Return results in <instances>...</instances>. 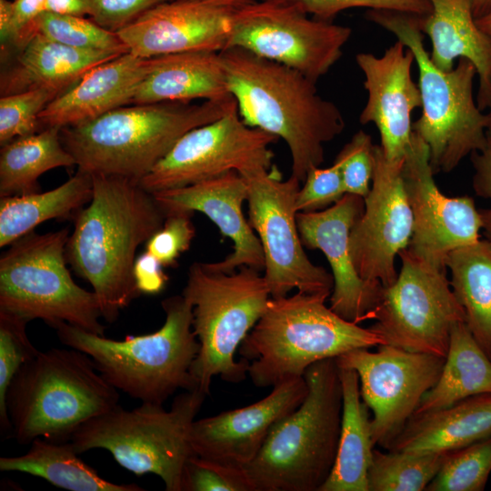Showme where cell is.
Wrapping results in <instances>:
<instances>
[{
	"label": "cell",
	"instance_id": "obj_1",
	"mask_svg": "<svg viewBox=\"0 0 491 491\" xmlns=\"http://www.w3.org/2000/svg\"><path fill=\"white\" fill-rule=\"evenodd\" d=\"M91 175L92 198L75 214L65 257L92 286L102 317L113 323L141 295L133 274L135 253L163 226L165 214L138 181Z\"/></svg>",
	"mask_w": 491,
	"mask_h": 491
},
{
	"label": "cell",
	"instance_id": "obj_2",
	"mask_svg": "<svg viewBox=\"0 0 491 491\" xmlns=\"http://www.w3.org/2000/svg\"><path fill=\"white\" fill-rule=\"evenodd\" d=\"M220 55L240 117L284 140L291 175L304 182L309 169L323 164L325 144L343 132L340 109L318 94L316 82L291 67L238 47Z\"/></svg>",
	"mask_w": 491,
	"mask_h": 491
},
{
	"label": "cell",
	"instance_id": "obj_3",
	"mask_svg": "<svg viewBox=\"0 0 491 491\" xmlns=\"http://www.w3.org/2000/svg\"><path fill=\"white\" fill-rule=\"evenodd\" d=\"M61 128V140L78 170L140 182L188 131L236 105L223 101L132 104Z\"/></svg>",
	"mask_w": 491,
	"mask_h": 491
},
{
	"label": "cell",
	"instance_id": "obj_4",
	"mask_svg": "<svg viewBox=\"0 0 491 491\" xmlns=\"http://www.w3.org/2000/svg\"><path fill=\"white\" fill-rule=\"evenodd\" d=\"M165 313L155 332L115 340L60 322L53 326L61 343L82 351L117 390L144 403L163 405L179 389L198 388L191 366L199 351L193 330V306L183 296L161 303Z\"/></svg>",
	"mask_w": 491,
	"mask_h": 491
},
{
	"label": "cell",
	"instance_id": "obj_5",
	"mask_svg": "<svg viewBox=\"0 0 491 491\" xmlns=\"http://www.w3.org/2000/svg\"><path fill=\"white\" fill-rule=\"evenodd\" d=\"M304 402L279 420L256 458L243 467L252 491H319L333 468L343 393L336 358L311 365Z\"/></svg>",
	"mask_w": 491,
	"mask_h": 491
},
{
	"label": "cell",
	"instance_id": "obj_6",
	"mask_svg": "<svg viewBox=\"0 0 491 491\" xmlns=\"http://www.w3.org/2000/svg\"><path fill=\"white\" fill-rule=\"evenodd\" d=\"M328 294L297 291L270 297L239 346L250 361L248 376L257 387L304 376L313 364L357 348L382 345L368 327L347 321L326 306Z\"/></svg>",
	"mask_w": 491,
	"mask_h": 491
},
{
	"label": "cell",
	"instance_id": "obj_7",
	"mask_svg": "<svg viewBox=\"0 0 491 491\" xmlns=\"http://www.w3.org/2000/svg\"><path fill=\"white\" fill-rule=\"evenodd\" d=\"M119 397L85 353L72 347L39 351L8 387L13 436L20 445L38 437L68 442L81 425L117 406Z\"/></svg>",
	"mask_w": 491,
	"mask_h": 491
},
{
	"label": "cell",
	"instance_id": "obj_8",
	"mask_svg": "<svg viewBox=\"0 0 491 491\" xmlns=\"http://www.w3.org/2000/svg\"><path fill=\"white\" fill-rule=\"evenodd\" d=\"M367 17L413 52L422 114L412 130L427 145L434 173L452 172L465 157L484 147L491 127V115L474 99L475 65L462 57L450 71L436 67L424 45L419 15L370 10Z\"/></svg>",
	"mask_w": 491,
	"mask_h": 491
},
{
	"label": "cell",
	"instance_id": "obj_9",
	"mask_svg": "<svg viewBox=\"0 0 491 491\" xmlns=\"http://www.w3.org/2000/svg\"><path fill=\"white\" fill-rule=\"evenodd\" d=\"M205 396L198 388L185 390L169 410L154 403L132 410L117 405L81 425L69 442L78 454L105 449L135 475H156L166 491H182L186 463L195 455L190 431Z\"/></svg>",
	"mask_w": 491,
	"mask_h": 491
},
{
	"label": "cell",
	"instance_id": "obj_10",
	"mask_svg": "<svg viewBox=\"0 0 491 491\" xmlns=\"http://www.w3.org/2000/svg\"><path fill=\"white\" fill-rule=\"evenodd\" d=\"M182 295L193 306L199 351L191 374L198 389L209 395L215 376L230 383L245 380L250 361H236L235 354L271 297L264 275L246 266L225 274L195 262L188 269Z\"/></svg>",
	"mask_w": 491,
	"mask_h": 491
},
{
	"label": "cell",
	"instance_id": "obj_11",
	"mask_svg": "<svg viewBox=\"0 0 491 491\" xmlns=\"http://www.w3.org/2000/svg\"><path fill=\"white\" fill-rule=\"evenodd\" d=\"M68 228L30 232L0 257V310L49 326L65 322L104 336L100 304L94 291L79 286L66 266Z\"/></svg>",
	"mask_w": 491,
	"mask_h": 491
},
{
	"label": "cell",
	"instance_id": "obj_12",
	"mask_svg": "<svg viewBox=\"0 0 491 491\" xmlns=\"http://www.w3.org/2000/svg\"><path fill=\"white\" fill-rule=\"evenodd\" d=\"M401 268L396 282L384 287L368 328L390 345L412 352L446 357L451 331L466 322L446 269L435 268L407 248L400 251Z\"/></svg>",
	"mask_w": 491,
	"mask_h": 491
},
{
	"label": "cell",
	"instance_id": "obj_13",
	"mask_svg": "<svg viewBox=\"0 0 491 491\" xmlns=\"http://www.w3.org/2000/svg\"><path fill=\"white\" fill-rule=\"evenodd\" d=\"M242 176L247 185L248 222L262 246L271 297L286 296L293 289L331 295L332 274L310 261L299 235L296 199L301 182L292 175L284 180L276 166Z\"/></svg>",
	"mask_w": 491,
	"mask_h": 491
},
{
	"label": "cell",
	"instance_id": "obj_14",
	"mask_svg": "<svg viewBox=\"0 0 491 491\" xmlns=\"http://www.w3.org/2000/svg\"><path fill=\"white\" fill-rule=\"evenodd\" d=\"M307 15L284 0L248 4L233 14L226 48L245 49L316 83L340 59L352 30Z\"/></svg>",
	"mask_w": 491,
	"mask_h": 491
},
{
	"label": "cell",
	"instance_id": "obj_15",
	"mask_svg": "<svg viewBox=\"0 0 491 491\" xmlns=\"http://www.w3.org/2000/svg\"><path fill=\"white\" fill-rule=\"evenodd\" d=\"M277 140L247 125L235 105L220 118L185 133L139 184L153 194L232 171L243 175L269 170L275 156L270 146Z\"/></svg>",
	"mask_w": 491,
	"mask_h": 491
},
{
	"label": "cell",
	"instance_id": "obj_16",
	"mask_svg": "<svg viewBox=\"0 0 491 491\" xmlns=\"http://www.w3.org/2000/svg\"><path fill=\"white\" fill-rule=\"evenodd\" d=\"M368 349L349 351L336 361L357 373L361 398L373 413L374 446L386 450L437 382L446 357L390 345L377 346L376 352Z\"/></svg>",
	"mask_w": 491,
	"mask_h": 491
},
{
	"label": "cell",
	"instance_id": "obj_17",
	"mask_svg": "<svg viewBox=\"0 0 491 491\" xmlns=\"http://www.w3.org/2000/svg\"><path fill=\"white\" fill-rule=\"evenodd\" d=\"M402 174L414 220L406 248L426 264L446 269L450 252L480 239V211L468 195L449 197L441 193L434 179L429 148L415 132L404 157Z\"/></svg>",
	"mask_w": 491,
	"mask_h": 491
},
{
	"label": "cell",
	"instance_id": "obj_18",
	"mask_svg": "<svg viewBox=\"0 0 491 491\" xmlns=\"http://www.w3.org/2000/svg\"><path fill=\"white\" fill-rule=\"evenodd\" d=\"M403 162L387 160L376 145L371 188L349 235V249L359 276L384 287L396 282V257L408 246L413 234Z\"/></svg>",
	"mask_w": 491,
	"mask_h": 491
},
{
	"label": "cell",
	"instance_id": "obj_19",
	"mask_svg": "<svg viewBox=\"0 0 491 491\" xmlns=\"http://www.w3.org/2000/svg\"><path fill=\"white\" fill-rule=\"evenodd\" d=\"M364 207L363 197L346 193L326 209L296 214L304 246L320 250L330 265L334 286L329 307L356 324L372 320L384 290L382 284L359 276L349 249L351 229Z\"/></svg>",
	"mask_w": 491,
	"mask_h": 491
},
{
	"label": "cell",
	"instance_id": "obj_20",
	"mask_svg": "<svg viewBox=\"0 0 491 491\" xmlns=\"http://www.w3.org/2000/svg\"><path fill=\"white\" fill-rule=\"evenodd\" d=\"M305 376L283 381L266 397L249 406L193 422L190 443L194 453L215 462L243 468L262 448L272 427L305 400Z\"/></svg>",
	"mask_w": 491,
	"mask_h": 491
},
{
	"label": "cell",
	"instance_id": "obj_21",
	"mask_svg": "<svg viewBox=\"0 0 491 491\" xmlns=\"http://www.w3.org/2000/svg\"><path fill=\"white\" fill-rule=\"evenodd\" d=\"M235 11L205 0H169L115 33L129 53L142 58L222 52L227 47Z\"/></svg>",
	"mask_w": 491,
	"mask_h": 491
},
{
	"label": "cell",
	"instance_id": "obj_22",
	"mask_svg": "<svg viewBox=\"0 0 491 491\" xmlns=\"http://www.w3.org/2000/svg\"><path fill=\"white\" fill-rule=\"evenodd\" d=\"M414 61L413 52L398 40L381 56L356 55L367 93L359 121L375 124L383 154L392 162L404 160L413 133L411 113L421 107L420 90L411 75Z\"/></svg>",
	"mask_w": 491,
	"mask_h": 491
},
{
	"label": "cell",
	"instance_id": "obj_23",
	"mask_svg": "<svg viewBox=\"0 0 491 491\" xmlns=\"http://www.w3.org/2000/svg\"><path fill=\"white\" fill-rule=\"evenodd\" d=\"M166 215L171 212L195 211L205 214L221 234L233 241L234 250L224 260L205 263L215 272L231 274L246 266L258 271L265 269L260 240L248 221L242 206L247 199L246 180L235 171L186 186L153 193Z\"/></svg>",
	"mask_w": 491,
	"mask_h": 491
},
{
	"label": "cell",
	"instance_id": "obj_24",
	"mask_svg": "<svg viewBox=\"0 0 491 491\" xmlns=\"http://www.w3.org/2000/svg\"><path fill=\"white\" fill-rule=\"evenodd\" d=\"M150 65L151 57L129 52L96 65L45 106L38 116L39 125H75L132 104Z\"/></svg>",
	"mask_w": 491,
	"mask_h": 491
},
{
	"label": "cell",
	"instance_id": "obj_25",
	"mask_svg": "<svg viewBox=\"0 0 491 491\" xmlns=\"http://www.w3.org/2000/svg\"><path fill=\"white\" fill-rule=\"evenodd\" d=\"M121 55L75 48L34 34L2 58L1 96L35 89H48L59 95L92 68Z\"/></svg>",
	"mask_w": 491,
	"mask_h": 491
},
{
	"label": "cell",
	"instance_id": "obj_26",
	"mask_svg": "<svg viewBox=\"0 0 491 491\" xmlns=\"http://www.w3.org/2000/svg\"><path fill=\"white\" fill-rule=\"evenodd\" d=\"M431 12L420 17V29L432 43L430 59L443 71L456 58L475 65L479 87L476 103L483 111L491 95V37L476 25L471 0H429Z\"/></svg>",
	"mask_w": 491,
	"mask_h": 491
},
{
	"label": "cell",
	"instance_id": "obj_27",
	"mask_svg": "<svg viewBox=\"0 0 491 491\" xmlns=\"http://www.w3.org/2000/svg\"><path fill=\"white\" fill-rule=\"evenodd\" d=\"M230 98L220 52L199 51L151 57L132 104Z\"/></svg>",
	"mask_w": 491,
	"mask_h": 491
},
{
	"label": "cell",
	"instance_id": "obj_28",
	"mask_svg": "<svg viewBox=\"0 0 491 491\" xmlns=\"http://www.w3.org/2000/svg\"><path fill=\"white\" fill-rule=\"evenodd\" d=\"M491 436V393L414 414L386 450L449 452Z\"/></svg>",
	"mask_w": 491,
	"mask_h": 491
},
{
	"label": "cell",
	"instance_id": "obj_29",
	"mask_svg": "<svg viewBox=\"0 0 491 491\" xmlns=\"http://www.w3.org/2000/svg\"><path fill=\"white\" fill-rule=\"evenodd\" d=\"M339 376L343 410L337 452L331 473L319 491H368L367 474L375 446L369 408L361 400L357 373L339 367Z\"/></svg>",
	"mask_w": 491,
	"mask_h": 491
},
{
	"label": "cell",
	"instance_id": "obj_30",
	"mask_svg": "<svg viewBox=\"0 0 491 491\" xmlns=\"http://www.w3.org/2000/svg\"><path fill=\"white\" fill-rule=\"evenodd\" d=\"M491 393V359L466 322L450 336L444 367L436 385L421 399L415 414L450 406L467 397Z\"/></svg>",
	"mask_w": 491,
	"mask_h": 491
},
{
	"label": "cell",
	"instance_id": "obj_31",
	"mask_svg": "<svg viewBox=\"0 0 491 491\" xmlns=\"http://www.w3.org/2000/svg\"><path fill=\"white\" fill-rule=\"evenodd\" d=\"M92 175L77 170L66 182L47 192L0 198V247L33 232L43 222L75 215L90 202Z\"/></svg>",
	"mask_w": 491,
	"mask_h": 491
},
{
	"label": "cell",
	"instance_id": "obj_32",
	"mask_svg": "<svg viewBox=\"0 0 491 491\" xmlns=\"http://www.w3.org/2000/svg\"><path fill=\"white\" fill-rule=\"evenodd\" d=\"M72 444L35 438L29 450L18 456L0 457V470L41 477L70 491H143L135 484H116L101 477L78 456Z\"/></svg>",
	"mask_w": 491,
	"mask_h": 491
},
{
	"label": "cell",
	"instance_id": "obj_33",
	"mask_svg": "<svg viewBox=\"0 0 491 491\" xmlns=\"http://www.w3.org/2000/svg\"><path fill=\"white\" fill-rule=\"evenodd\" d=\"M452 291L466 313V324L491 359V242H477L450 252L446 260Z\"/></svg>",
	"mask_w": 491,
	"mask_h": 491
},
{
	"label": "cell",
	"instance_id": "obj_34",
	"mask_svg": "<svg viewBox=\"0 0 491 491\" xmlns=\"http://www.w3.org/2000/svg\"><path fill=\"white\" fill-rule=\"evenodd\" d=\"M75 165L62 143L59 127H45L39 133L17 137L1 148L0 197L38 192L40 175Z\"/></svg>",
	"mask_w": 491,
	"mask_h": 491
},
{
	"label": "cell",
	"instance_id": "obj_35",
	"mask_svg": "<svg viewBox=\"0 0 491 491\" xmlns=\"http://www.w3.org/2000/svg\"><path fill=\"white\" fill-rule=\"evenodd\" d=\"M448 452L411 453L373 450L368 491H424Z\"/></svg>",
	"mask_w": 491,
	"mask_h": 491
},
{
	"label": "cell",
	"instance_id": "obj_36",
	"mask_svg": "<svg viewBox=\"0 0 491 491\" xmlns=\"http://www.w3.org/2000/svg\"><path fill=\"white\" fill-rule=\"evenodd\" d=\"M34 34H40L75 48L128 53L126 45L116 33L84 16L44 12L34 20L15 49L22 46Z\"/></svg>",
	"mask_w": 491,
	"mask_h": 491
},
{
	"label": "cell",
	"instance_id": "obj_37",
	"mask_svg": "<svg viewBox=\"0 0 491 491\" xmlns=\"http://www.w3.org/2000/svg\"><path fill=\"white\" fill-rule=\"evenodd\" d=\"M491 473V436L449 451L426 491H483Z\"/></svg>",
	"mask_w": 491,
	"mask_h": 491
},
{
	"label": "cell",
	"instance_id": "obj_38",
	"mask_svg": "<svg viewBox=\"0 0 491 491\" xmlns=\"http://www.w3.org/2000/svg\"><path fill=\"white\" fill-rule=\"evenodd\" d=\"M27 323L0 310V429L4 435L12 431L6 405L9 385L22 366L39 352L27 336Z\"/></svg>",
	"mask_w": 491,
	"mask_h": 491
},
{
	"label": "cell",
	"instance_id": "obj_39",
	"mask_svg": "<svg viewBox=\"0 0 491 491\" xmlns=\"http://www.w3.org/2000/svg\"><path fill=\"white\" fill-rule=\"evenodd\" d=\"M57 95L48 89H35L1 96V145L17 137L35 134L39 125L40 113Z\"/></svg>",
	"mask_w": 491,
	"mask_h": 491
},
{
	"label": "cell",
	"instance_id": "obj_40",
	"mask_svg": "<svg viewBox=\"0 0 491 491\" xmlns=\"http://www.w3.org/2000/svg\"><path fill=\"white\" fill-rule=\"evenodd\" d=\"M375 148L372 136L357 131L337 154V165L345 192L365 198L370 191L375 168Z\"/></svg>",
	"mask_w": 491,
	"mask_h": 491
},
{
	"label": "cell",
	"instance_id": "obj_41",
	"mask_svg": "<svg viewBox=\"0 0 491 491\" xmlns=\"http://www.w3.org/2000/svg\"><path fill=\"white\" fill-rule=\"evenodd\" d=\"M182 491H252L243 468L196 455L186 463Z\"/></svg>",
	"mask_w": 491,
	"mask_h": 491
},
{
	"label": "cell",
	"instance_id": "obj_42",
	"mask_svg": "<svg viewBox=\"0 0 491 491\" xmlns=\"http://www.w3.org/2000/svg\"><path fill=\"white\" fill-rule=\"evenodd\" d=\"M193 213L171 212L165 215L163 226L145 243V251L164 267L176 266L179 256L187 251L195 235Z\"/></svg>",
	"mask_w": 491,
	"mask_h": 491
},
{
	"label": "cell",
	"instance_id": "obj_43",
	"mask_svg": "<svg viewBox=\"0 0 491 491\" xmlns=\"http://www.w3.org/2000/svg\"><path fill=\"white\" fill-rule=\"evenodd\" d=\"M315 18L329 21L338 13L353 8L386 10L425 16L431 12L429 0H284Z\"/></svg>",
	"mask_w": 491,
	"mask_h": 491
},
{
	"label": "cell",
	"instance_id": "obj_44",
	"mask_svg": "<svg viewBox=\"0 0 491 491\" xmlns=\"http://www.w3.org/2000/svg\"><path fill=\"white\" fill-rule=\"evenodd\" d=\"M346 194L340 170L336 164L309 169L299 188L296 208L297 212H315L329 207Z\"/></svg>",
	"mask_w": 491,
	"mask_h": 491
},
{
	"label": "cell",
	"instance_id": "obj_45",
	"mask_svg": "<svg viewBox=\"0 0 491 491\" xmlns=\"http://www.w3.org/2000/svg\"><path fill=\"white\" fill-rule=\"evenodd\" d=\"M169 0H91V20L117 32L149 9Z\"/></svg>",
	"mask_w": 491,
	"mask_h": 491
},
{
	"label": "cell",
	"instance_id": "obj_46",
	"mask_svg": "<svg viewBox=\"0 0 491 491\" xmlns=\"http://www.w3.org/2000/svg\"><path fill=\"white\" fill-rule=\"evenodd\" d=\"M474 168L473 189L475 193L490 201L487 209L479 210L482 218V230L486 239L491 242V127L486 132V141L481 150L471 155Z\"/></svg>",
	"mask_w": 491,
	"mask_h": 491
},
{
	"label": "cell",
	"instance_id": "obj_47",
	"mask_svg": "<svg viewBox=\"0 0 491 491\" xmlns=\"http://www.w3.org/2000/svg\"><path fill=\"white\" fill-rule=\"evenodd\" d=\"M163 267L162 264L146 251L136 257L133 274L141 294L155 295L165 288L168 277Z\"/></svg>",
	"mask_w": 491,
	"mask_h": 491
},
{
	"label": "cell",
	"instance_id": "obj_48",
	"mask_svg": "<svg viewBox=\"0 0 491 491\" xmlns=\"http://www.w3.org/2000/svg\"><path fill=\"white\" fill-rule=\"evenodd\" d=\"M45 0H15L11 3L12 41L5 57L20 44L24 35L34 20L45 12Z\"/></svg>",
	"mask_w": 491,
	"mask_h": 491
},
{
	"label": "cell",
	"instance_id": "obj_49",
	"mask_svg": "<svg viewBox=\"0 0 491 491\" xmlns=\"http://www.w3.org/2000/svg\"><path fill=\"white\" fill-rule=\"evenodd\" d=\"M45 12L76 16H90L91 0H45Z\"/></svg>",
	"mask_w": 491,
	"mask_h": 491
},
{
	"label": "cell",
	"instance_id": "obj_50",
	"mask_svg": "<svg viewBox=\"0 0 491 491\" xmlns=\"http://www.w3.org/2000/svg\"><path fill=\"white\" fill-rule=\"evenodd\" d=\"M475 19H478L491 12V0H471Z\"/></svg>",
	"mask_w": 491,
	"mask_h": 491
},
{
	"label": "cell",
	"instance_id": "obj_51",
	"mask_svg": "<svg viewBox=\"0 0 491 491\" xmlns=\"http://www.w3.org/2000/svg\"><path fill=\"white\" fill-rule=\"evenodd\" d=\"M209 1L219 5L225 6L232 10H237L248 4L254 3L257 0H205Z\"/></svg>",
	"mask_w": 491,
	"mask_h": 491
},
{
	"label": "cell",
	"instance_id": "obj_52",
	"mask_svg": "<svg viewBox=\"0 0 491 491\" xmlns=\"http://www.w3.org/2000/svg\"><path fill=\"white\" fill-rule=\"evenodd\" d=\"M476 23L485 34L491 37V12L478 19H476Z\"/></svg>",
	"mask_w": 491,
	"mask_h": 491
},
{
	"label": "cell",
	"instance_id": "obj_53",
	"mask_svg": "<svg viewBox=\"0 0 491 491\" xmlns=\"http://www.w3.org/2000/svg\"><path fill=\"white\" fill-rule=\"evenodd\" d=\"M487 109L489 110L488 114L491 115V95H490L489 103L487 105Z\"/></svg>",
	"mask_w": 491,
	"mask_h": 491
}]
</instances>
